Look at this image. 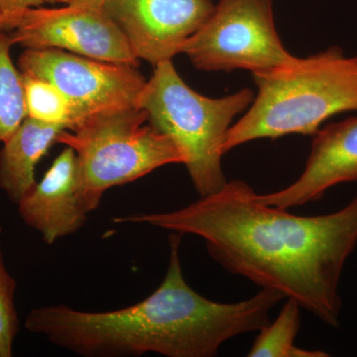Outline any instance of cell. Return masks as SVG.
Here are the masks:
<instances>
[{
  "instance_id": "cell-1",
  "label": "cell",
  "mask_w": 357,
  "mask_h": 357,
  "mask_svg": "<svg viewBox=\"0 0 357 357\" xmlns=\"http://www.w3.org/2000/svg\"><path fill=\"white\" fill-rule=\"evenodd\" d=\"M248 183L232 180L180 210L112 220L201 237L211 257L230 273L295 300L337 328L340 277L357 245V196L335 213L303 217L262 204Z\"/></svg>"
},
{
  "instance_id": "cell-2",
  "label": "cell",
  "mask_w": 357,
  "mask_h": 357,
  "mask_svg": "<svg viewBox=\"0 0 357 357\" xmlns=\"http://www.w3.org/2000/svg\"><path fill=\"white\" fill-rule=\"evenodd\" d=\"M182 236L171 234L170 260L161 285L138 304L109 312H84L65 305L36 307L28 332L84 357L215 356L225 342L259 332L283 296L261 289L232 304L206 299L188 285L181 266Z\"/></svg>"
},
{
  "instance_id": "cell-3",
  "label": "cell",
  "mask_w": 357,
  "mask_h": 357,
  "mask_svg": "<svg viewBox=\"0 0 357 357\" xmlns=\"http://www.w3.org/2000/svg\"><path fill=\"white\" fill-rule=\"evenodd\" d=\"M258 91L246 114L232 124L223 152L249 141L289 134L314 135L324 122L357 112V57L332 47L307 58L255 73Z\"/></svg>"
},
{
  "instance_id": "cell-4",
  "label": "cell",
  "mask_w": 357,
  "mask_h": 357,
  "mask_svg": "<svg viewBox=\"0 0 357 357\" xmlns=\"http://www.w3.org/2000/svg\"><path fill=\"white\" fill-rule=\"evenodd\" d=\"M139 98L148 122L174 141L199 197L215 194L227 185L222 159L223 143L232 121L250 107L255 93L241 89L225 98L197 93L178 74L172 61L154 67Z\"/></svg>"
},
{
  "instance_id": "cell-5",
  "label": "cell",
  "mask_w": 357,
  "mask_h": 357,
  "mask_svg": "<svg viewBox=\"0 0 357 357\" xmlns=\"http://www.w3.org/2000/svg\"><path fill=\"white\" fill-rule=\"evenodd\" d=\"M57 143L76 152L79 187L91 213L110 188L128 184L162 166L184 164L177 145L148 122L140 107L89 115L63 131Z\"/></svg>"
},
{
  "instance_id": "cell-6",
  "label": "cell",
  "mask_w": 357,
  "mask_h": 357,
  "mask_svg": "<svg viewBox=\"0 0 357 357\" xmlns=\"http://www.w3.org/2000/svg\"><path fill=\"white\" fill-rule=\"evenodd\" d=\"M182 53L201 70L243 69L252 74L280 67L295 57L276 31L271 0H220L185 42Z\"/></svg>"
},
{
  "instance_id": "cell-7",
  "label": "cell",
  "mask_w": 357,
  "mask_h": 357,
  "mask_svg": "<svg viewBox=\"0 0 357 357\" xmlns=\"http://www.w3.org/2000/svg\"><path fill=\"white\" fill-rule=\"evenodd\" d=\"M136 68L59 49H25L18 59L22 74L50 82L62 91L74 109L75 126L89 115L139 107L147 81Z\"/></svg>"
},
{
  "instance_id": "cell-8",
  "label": "cell",
  "mask_w": 357,
  "mask_h": 357,
  "mask_svg": "<svg viewBox=\"0 0 357 357\" xmlns=\"http://www.w3.org/2000/svg\"><path fill=\"white\" fill-rule=\"evenodd\" d=\"M8 35L13 45L25 49H59L105 62L139 65L102 0H77L60 8L33 7L15 20Z\"/></svg>"
},
{
  "instance_id": "cell-9",
  "label": "cell",
  "mask_w": 357,
  "mask_h": 357,
  "mask_svg": "<svg viewBox=\"0 0 357 357\" xmlns=\"http://www.w3.org/2000/svg\"><path fill=\"white\" fill-rule=\"evenodd\" d=\"M138 60L172 61L210 17L211 0H102Z\"/></svg>"
},
{
  "instance_id": "cell-10",
  "label": "cell",
  "mask_w": 357,
  "mask_h": 357,
  "mask_svg": "<svg viewBox=\"0 0 357 357\" xmlns=\"http://www.w3.org/2000/svg\"><path fill=\"white\" fill-rule=\"evenodd\" d=\"M312 137L302 175L280 191L256 195L262 204L288 210L319 201L335 185L357 181V116L326 124Z\"/></svg>"
},
{
  "instance_id": "cell-11",
  "label": "cell",
  "mask_w": 357,
  "mask_h": 357,
  "mask_svg": "<svg viewBox=\"0 0 357 357\" xmlns=\"http://www.w3.org/2000/svg\"><path fill=\"white\" fill-rule=\"evenodd\" d=\"M17 206L23 222L38 231L47 244L73 236L84 227L91 211L79 187L73 148L66 146Z\"/></svg>"
},
{
  "instance_id": "cell-12",
  "label": "cell",
  "mask_w": 357,
  "mask_h": 357,
  "mask_svg": "<svg viewBox=\"0 0 357 357\" xmlns=\"http://www.w3.org/2000/svg\"><path fill=\"white\" fill-rule=\"evenodd\" d=\"M67 128L26 117L2 144L0 189L18 204L36 185L35 168Z\"/></svg>"
},
{
  "instance_id": "cell-13",
  "label": "cell",
  "mask_w": 357,
  "mask_h": 357,
  "mask_svg": "<svg viewBox=\"0 0 357 357\" xmlns=\"http://www.w3.org/2000/svg\"><path fill=\"white\" fill-rule=\"evenodd\" d=\"M300 305L287 299L278 317L259 331L248 356L249 357H326L321 351H307L296 347L295 340L301 326Z\"/></svg>"
},
{
  "instance_id": "cell-14",
  "label": "cell",
  "mask_w": 357,
  "mask_h": 357,
  "mask_svg": "<svg viewBox=\"0 0 357 357\" xmlns=\"http://www.w3.org/2000/svg\"><path fill=\"white\" fill-rule=\"evenodd\" d=\"M13 46L9 35L0 32V143L28 116L22 74L11 59Z\"/></svg>"
},
{
  "instance_id": "cell-15",
  "label": "cell",
  "mask_w": 357,
  "mask_h": 357,
  "mask_svg": "<svg viewBox=\"0 0 357 357\" xmlns=\"http://www.w3.org/2000/svg\"><path fill=\"white\" fill-rule=\"evenodd\" d=\"M22 79L28 117L65 126L67 130L74 128L76 124L74 109L57 86L25 74H22Z\"/></svg>"
},
{
  "instance_id": "cell-16",
  "label": "cell",
  "mask_w": 357,
  "mask_h": 357,
  "mask_svg": "<svg viewBox=\"0 0 357 357\" xmlns=\"http://www.w3.org/2000/svg\"><path fill=\"white\" fill-rule=\"evenodd\" d=\"M16 283L7 271L0 243V357H11L20 330L15 298Z\"/></svg>"
},
{
  "instance_id": "cell-17",
  "label": "cell",
  "mask_w": 357,
  "mask_h": 357,
  "mask_svg": "<svg viewBox=\"0 0 357 357\" xmlns=\"http://www.w3.org/2000/svg\"><path fill=\"white\" fill-rule=\"evenodd\" d=\"M49 0H0V13L3 20L2 31H9L15 20L33 7H40Z\"/></svg>"
},
{
  "instance_id": "cell-18",
  "label": "cell",
  "mask_w": 357,
  "mask_h": 357,
  "mask_svg": "<svg viewBox=\"0 0 357 357\" xmlns=\"http://www.w3.org/2000/svg\"><path fill=\"white\" fill-rule=\"evenodd\" d=\"M56 2H62V3L67 4L70 3L73 1H77V0H54Z\"/></svg>"
},
{
  "instance_id": "cell-19",
  "label": "cell",
  "mask_w": 357,
  "mask_h": 357,
  "mask_svg": "<svg viewBox=\"0 0 357 357\" xmlns=\"http://www.w3.org/2000/svg\"><path fill=\"white\" fill-rule=\"evenodd\" d=\"M2 24H3V20H2V15L0 13V32H2Z\"/></svg>"
}]
</instances>
